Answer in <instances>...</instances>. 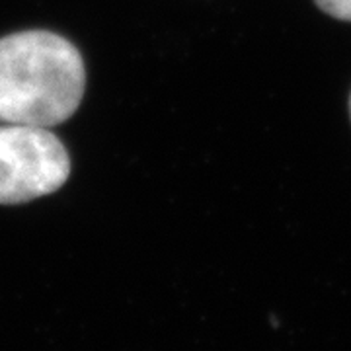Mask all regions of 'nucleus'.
<instances>
[{"label": "nucleus", "instance_id": "obj_1", "mask_svg": "<svg viewBox=\"0 0 351 351\" xmlns=\"http://www.w3.org/2000/svg\"><path fill=\"white\" fill-rule=\"evenodd\" d=\"M86 88L80 51L47 29L0 38V121L61 125L78 110Z\"/></svg>", "mask_w": 351, "mask_h": 351}, {"label": "nucleus", "instance_id": "obj_2", "mask_svg": "<svg viewBox=\"0 0 351 351\" xmlns=\"http://www.w3.org/2000/svg\"><path fill=\"white\" fill-rule=\"evenodd\" d=\"M71 176V156L47 127L0 125V205L49 195Z\"/></svg>", "mask_w": 351, "mask_h": 351}, {"label": "nucleus", "instance_id": "obj_3", "mask_svg": "<svg viewBox=\"0 0 351 351\" xmlns=\"http://www.w3.org/2000/svg\"><path fill=\"white\" fill-rule=\"evenodd\" d=\"M314 2L328 16L336 20H343V22H351V0H314Z\"/></svg>", "mask_w": 351, "mask_h": 351}, {"label": "nucleus", "instance_id": "obj_4", "mask_svg": "<svg viewBox=\"0 0 351 351\" xmlns=\"http://www.w3.org/2000/svg\"><path fill=\"white\" fill-rule=\"evenodd\" d=\"M350 115H351V96H350Z\"/></svg>", "mask_w": 351, "mask_h": 351}]
</instances>
